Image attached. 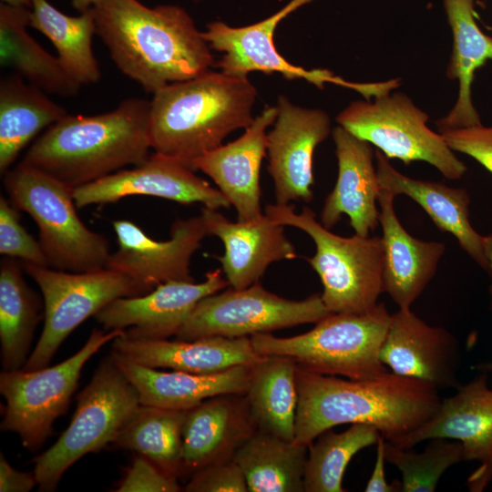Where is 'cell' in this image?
Listing matches in <instances>:
<instances>
[{
    "label": "cell",
    "instance_id": "6da1fadb",
    "mask_svg": "<svg viewBox=\"0 0 492 492\" xmlns=\"http://www.w3.org/2000/svg\"><path fill=\"white\" fill-rule=\"evenodd\" d=\"M91 11L96 34L114 64L147 93L197 77L215 66L209 44L179 5L99 0Z\"/></svg>",
    "mask_w": 492,
    "mask_h": 492
},
{
    "label": "cell",
    "instance_id": "7a4b0ae2",
    "mask_svg": "<svg viewBox=\"0 0 492 492\" xmlns=\"http://www.w3.org/2000/svg\"><path fill=\"white\" fill-rule=\"evenodd\" d=\"M298 405L294 441L309 446L343 424L374 425L397 443L425 423L441 398L434 385L388 370L367 379L340 378L297 364Z\"/></svg>",
    "mask_w": 492,
    "mask_h": 492
},
{
    "label": "cell",
    "instance_id": "3957f363",
    "mask_svg": "<svg viewBox=\"0 0 492 492\" xmlns=\"http://www.w3.org/2000/svg\"><path fill=\"white\" fill-rule=\"evenodd\" d=\"M149 100L131 97L97 115L67 114L31 145L21 162L75 189L138 166L149 156Z\"/></svg>",
    "mask_w": 492,
    "mask_h": 492
},
{
    "label": "cell",
    "instance_id": "277c9868",
    "mask_svg": "<svg viewBox=\"0 0 492 492\" xmlns=\"http://www.w3.org/2000/svg\"><path fill=\"white\" fill-rule=\"evenodd\" d=\"M256 97L247 77L220 71L170 83L149 100L151 149L190 168L195 159L222 145L230 133L251 124Z\"/></svg>",
    "mask_w": 492,
    "mask_h": 492
},
{
    "label": "cell",
    "instance_id": "5b68a950",
    "mask_svg": "<svg viewBox=\"0 0 492 492\" xmlns=\"http://www.w3.org/2000/svg\"><path fill=\"white\" fill-rule=\"evenodd\" d=\"M264 213L283 226L301 230L314 242L315 253L306 260L321 280V297L331 313H364L377 305L384 292L382 237L334 234L307 206L297 213L293 205L268 204Z\"/></svg>",
    "mask_w": 492,
    "mask_h": 492
},
{
    "label": "cell",
    "instance_id": "8992f818",
    "mask_svg": "<svg viewBox=\"0 0 492 492\" xmlns=\"http://www.w3.org/2000/svg\"><path fill=\"white\" fill-rule=\"evenodd\" d=\"M390 321L381 302L364 313H330L295 336L262 333L250 339L260 356H285L318 374L361 380L387 371L379 354Z\"/></svg>",
    "mask_w": 492,
    "mask_h": 492
},
{
    "label": "cell",
    "instance_id": "52a82bcc",
    "mask_svg": "<svg viewBox=\"0 0 492 492\" xmlns=\"http://www.w3.org/2000/svg\"><path fill=\"white\" fill-rule=\"evenodd\" d=\"M3 182L12 203L36 222L48 267L72 272L107 268L108 241L79 219L73 188L21 161Z\"/></svg>",
    "mask_w": 492,
    "mask_h": 492
},
{
    "label": "cell",
    "instance_id": "ba28073f",
    "mask_svg": "<svg viewBox=\"0 0 492 492\" xmlns=\"http://www.w3.org/2000/svg\"><path fill=\"white\" fill-rule=\"evenodd\" d=\"M77 401L67 428L52 446L34 458L33 472L41 491L56 490L74 463L112 445L141 405L136 387L111 355L101 361Z\"/></svg>",
    "mask_w": 492,
    "mask_h": 492
},
{
    "label": "cell",
    "instance_id": "9c48e42d",
    "mask_svg": "<svg viewBox=\"0 0 492 492\" xmlns=\"http://www.w3.org/2000/svg\"><path fill=\"white\" fill-rule=\"evenodd\" d=\"M124 331L93 329L81 349L54 366L2 371L0 393L6 405L0 429L17 434L27 450H39L55 421L67 413L86 363Z\"/></svg>",
    "mask_w": 492,
    "mask_h": 492
},
{
    "label": "cell",
    "instance_id": "30bf717a",
    "mask_svg": "<svg viewBox=\"0 0 492 492\" xmlns=\"http://www.w3.org/2000/svg\"><path fill=\"white\" fill-rule=\"evenodd\" d=\"M429 116L405 93L388 91L374 101L351 102L336 117L339 126L377 148L386 158L405 165L425 161L446 179H458L467 170L440 133L432 130Z\"/></svg>",
    "mask_w": 492,
    "mask_h": 492
},
{
    "label": "cell",
    "instance_id": "8fae6325",
    "mask_svg": "<svg viewBox=\"0 0 492 492\" xmlns=\"http://www.w3.org/2000/svg\"><path fill=\"white\" fill-rule=\"evenodd\" d=\"M23 267L41 291L45 313L42 333L24 370L48 366L65 339L111 302L150 292L130 277L108 268L72 272L26 262Z\"/></svg>",
    "mask_w": 492,
    "mask_h": 492
},
{
    "label": "cell",
    "instance_id": "7c38bea8",
    "mask_svg": "<svg viewBox=\"0 0 492 492\" xmlns=\"http://www.w3.org/2000/svg\"><path fill=\"white\" fill-rule=\"evenodd\" d=\"M331 313L321 295L294 301L278 296L260 282L243 289L231 288L201 299L177 340L207 336L248 337L303 323H316Z\"/></svg>",
    "mask_w": 492,
    "mask_h": 492
},
{
    "label": "cell",
    "instance_id": "4fadbf2b",
    "mask_svg": "<svg viewBox=\"0 0 492 492\" xmlns=\"http://www.w3.org/2000/svg\"><path fill=\"white\" fill-rule=\"evenodd\" d=\"M273 128L267 133L268 171L275 203L310 202L313 199V153L331 133V119L323 109L306 108L280 96Z\"/></svg>",
    "mask_w": 492,
    "mask_h": 492
},
{
    "label": "cell",
    "instance_id": "5bb4252c",
    "mask_svg": "<svg viewBox=\"0 0 492 492\" xmlns=\"http://www.w3.org/2000/svg\"><path fill=\"white\" fill-rule=\"evenodd\" d=\"M487 380L483 373L459 385L455 395L441 399L425 423L395 443L412 448L434 438L458 440L464 460L479 464L467 480L473 492L483 491L492 479V389Z\"/></svg>",
    "mask_w": 492,
    "mask_h": 492
},
{
    "label": "cell",
    "instance_id": "9a60e30c",
    "mask_svg": "<svg viewBox=\"0 0 492 492\" xmlns=\"http://www.w3.org/2000/svg\"><path fill=\"white\" fill-rule=\"evenodd\" d=\"M153 196L180 204L201 203L220 210L231 205L224 195L181 161L157 152L141 164L120 169L73 190L78 209L108 204L129 196Z\"/></svg>",
    "mask_w": 492,
    "mask_h": 492
},
{
    "label": "cell",
    "instance_id": "2e32d148",
    "mask_svg": "<svg viewBox=\"0 0 492 492\" xmlns=\"http://www.w3.org/2000/svg\"><path fill=\"white\" fill-rule=\"evenodd\" d=\"M118 249L110 254L107 268L121 272L149 290L169 281L193 282L191 257L208 236L201 216L176 220L169 239L155 241L136 223L113 222Z\"/></svg>",
    "mask_w": 492,
    "mask_h": 492
},
{
    "label": "cell",
    "instance_id": "e0dca14e",
    "mask_svg": "<svg viewBox=\"0 0 492 492\" xmlns=\"http://www.w3.org/2000/svg\"><path fill=\"white\" fill-rule=\"evenodd\" d=\"M228 285L221 269H216L201 282L169 281L143 295L118 298L94 317L105 331L125 330L135 339H168L178 333L201 299Z\"/></svg>",
    "mask_w": 492,
    "mask_h": 492
},
{
    "label": "cell",
    "instance_id": "ac0fdd59",
    "mask_svg": "<svg viewBox=\"0 0 492 492\" xmlns=\"http://www.w3.org/2000/svg\"><path fill=\"white\" fill-rule=\"evenodd\" d=\"M313 1L290 0L272 15L245 26L234 27L221 21L208 24L201 32L203 38L210 48L223 54L215 67L233 77H245L251 72L259 71L279 73L289 80L305 79L318 87H323L325 82L342 85L343 80L328 70H306L294 66L276 49L273 36L279 23Z\"/></svg>",
    "mask_w": 492,
    "mask_h": 492
},
{
    "label": "cell",
    "instance_id": "d6986e66",
    "mask_svg": "<svg viewBox=\"0 0 492 492\" xmlns=\"http://www.w3.org/2000/svg\"><path fill=\"white\" fill-rule=\"evenodd\" d=\"M379 356L396 374L426 382L437 389L460 385L457 341L444 328L427 324L410 308H399L391 314Z\"/></svg>",
    "mask_w": 492,
    "mask_h": 492
},
{
    "label": "cell",
    "instance_id": "ffe728a7",
    "mask_svg": "<svg viewBox=\"0 0 492 492\" xmlns=\"http://www.w3.org/2000/svg\"><path fill=\"white\" fill-rule=\"evenodd\" d=\"M277 107H266L237 139L195 159L190 168L209 176L235 209L239 221L264 215L261 206V167L265 157L267 128L277 117Z\"/></svg>",
    "mask_w": 492,
    "mask_h": 492
},
{
    "label": "cell",
    "instance_id": "44dd1931",
    "mask_svg": "<svg viewBox=\"0 0 492 492\" xmlns=\"http://www.w3.org/2000/svg\"><path fill=\"white\" fill-rule=\"evenodd\" d=\"M200 216L208 234L223 243L224 252L216 258L231 288L243 289L254 284L272 263L298 256L284 233V226L265 213L254 221L234 222L219 210L202 206Z\"/></svg>",
    "mask_w": 492,
    "mask_h": 492
},
{
    "label": "cell",
    "instance_id": "7402d4cb",
    "mask_svg": "<svg viewBox=\"0 0 492 492\" xmlns=\"http://www.w3.org/2000/svg\"><path fill=\"white\" fill-rule=\"evenodd\" d=\"M332 133L338 175L324 200L320 222L330 230L346 215L355 234L368 237L376 229L380 215L377 202L382 189L374 165L375 152L369 142L341 126Z\"/></svg>",
    "mask_w": 492,
    "mask_h": 492
},
{
    "label": "cell",
    "instance_id": "603a6c76",
    "mask_svg": "<svg viewBox=\"0 0 492 492\" xmlns=\"http://www.w3.org/2000/svg\"><path fill=\"white\" fill-rule=\"evenodd\" d=\"M257 430L245 395L213 396L186 411L182 430V475L231 460Z\"/></svg>",
    "mask_w": 492,
    "mask_h": 492
},
{
    "label": "cell",
    "instance_id": "cb8c5ba5",
    "mask_svg": "<svg viewBox=\"0 0 492 492\" xmlns=\"http://www.w3.org/2000/svg\"><path fill=\"white\" fill-rule=\"evenodd\" d=\"M112 350L145 366L194 374H211L238 365H253L261 358L253 349L250 337L207 336L190 341H169L135 339L123 333L112 341Z\"/></svg>",
    "mask_w": 492,
    "mask_h": 492
},
{
    "label": "cell",
    "instance_id": "d4e9b609",
    "mask_svg": "<svg viewBox=\"0 0 492 492\" xmlns=\"http://www.w3.org/2000/svg\"><path fill=\"white\" fill-rule=\"evenodd\" d=\"M395 198L383 189L378 197L384 244L383 286L399 308H410L435 276L446 245L413 237L395 214Z\"/></svg>",
    "mask_w": 492,
    "mask_h": 492
},
{
    "label": "cell",
    "instance_id": "484cf974",
    "mask_svg": "<svg viewBox=\"0 0 492 492\" xmlns=\"http://www.w3.org/2000/svg\"><path fill=\"white\" fill-rule=\"evenodd\" d=\"M112 359L136 387L140 404L189 410L202 401L227 394L245 395L252 365H238L211 374L162 372L131 361L112 350Z\"/></svg>",
    "mask_w": 492,
    "mask_h": 492
},
{
    "label": "cell",
    "instance_id": "4316f807",
    "mask_svg": "<svg viewBox=\"0 0 492 492\" xmlns=\"http://www.w3.org/2000/svg\"><path fill=\"white\" fill-rule=\"evenodd\" d=\"M376 172L381 189L395 197L405 195L419 204L442 231L452 234L462 250L479 266L488 268L484 236L469 220L470 197L461 188L441 182L421 180L404 175L393 167L380 150L375 151Z\"/></svg>",
    "mask_w": 492,
    "mask_h": 492
},
{
    "label": "cell",
    "instance_id": "83f0119b",
    "mask_svg": "<svg viewBox=\"0 0 492 492\" xmlns=\"http://www.w3.org/2000/svg\"><path fill=\"white\" fill-rule=\"evenodd\" d=\"M453 35L446 77L457 80L458 93L451 110L436 121L439 132L482 124L472 100L476 71L492 60V37L476 22L475 0H443Z\"/></svg>",
    "mask_w": 492,
    "mask_h": 492
},
{
    "label": "cell",
    "instance_id": "f1b7e54d",
    "mask_svg": "<svg viewBox=\"0 0 492 492\" xmlns=\"http://www.w3.org/2000/svg\"><path fill=\"white\" fill-rule=\"evenodd\" d=\"M30 8L0 4L1 66L46 94L76 96L81 85L28 34Z\"/></svg>",
    "mask_w": 492,
    "mask_h": 492
},
{
    "label": "cell",
    "instance_id": "f546056e",
    "mask_svg": "<svg viewBox=\"0 0 492 492\" xmlns=\"http://www.w3.org/2000/svg\"><path fill=\"white\" fill-rule=\"evenodd\" d=\"M66 109L17 75L0 82V172L10 169L24 148Z\"/></svg>",
    "mask_w": 492,
    "mask_h": 492
},
{
    "label": "cell",
    "instance_id": "4dcf8cb0",
    "mask_svg": "<svg viewBox=\"0 0 492 492\" xmlns=\"http://www.w3.org/2000/svg\"><path fill=\"white\" fill-rule=\"evenodd\" d=\"M297 364L269 355L252 365L245 393L257 430L294 441L298 405Z\"/></svg>",
    "mask_w": 492,
    "mask_h": 492
},
{
    "label": "cell",
    "instance_id": "1f68e13d",
    "mask_svg": "<svg viewBox=\"0 0 492 492\" xmlns=\"http://www.w3.org/2000/svg\"><path fill=\"white\" fill-rule=\"evenodd\" d=\"M308 446L256 430L235 451L248 492H302Z\"/></svg>",
    "mask_w": 492,
    "mask_h": 492
},
{
    "label": "cell",
    "instance_id": "d6a6232c",
    "mask_svg": "<svg viewBox=\"0 0 492 492\" xmlns=\"http://www.w3.org/2000/svg\"><path fill=\"white\" fill-rule=\"evenodd\" d=\"M14 258L0 265V345L3 371L22 369L29 358L37 324L45 316L38 294L26 282Z\"/></svg>",
    "mask_w": 492,
    "mask_h": 492
},
{
    "label": "cell",
    "instance_id": "836d02e7",
    "mask_svg": "<svg viewBox=\"0 0 492 492\" xmlns=\"http://www.w3.org/2000/svg\"><path fill=\"white\" fill-rule=\"evenodd\" d=\"M29 26L51 41L65 69L81 86L100 80L101 71L92 47L96 24L91 9L72 16L47 0H31Z\"/></svg>",
    "mask_w": 492,
    "mask_h": 492
},
{
    "label": "cell",
    "instance_id": "e575fe53",
    "mask_svg": "<svg viewBox=\"0 0 492 492\" xmlns=\"http://www.w3.org/2000/svg\"><path fill=\"white\" fill-rule=\"evenodd\" d=\"M187 410L140 405L112 445L135 451L165 473H182V430Z\"/></svg>",
    "mask_w": 492,
    "mask_h": 492
},
{
    "label": "cell",
    "instance_id": "d590c367",
    "mask_svg": "<svg viewBox=\"0 0 492 492\" xmlns=\"http://www.w3.org/2000/svg\"><path fill=\"white\" fill-rule=\"evenodd\" d=\"M379 431L371 425L352 424L342 432L331 429L308 446L303 474L304 492H343L344 471L354 455L376 444Z\"/></svg>",
    "mask_w": 492,
    "mask_h": 492
},
{
    "label": "cell",
    "instance_id": "8d00e7d4",
    "mask_svg": "<svg viewBox=\"0 0 492 492\" xmlns=\"http://www.w3.org/2000/svg\"><path fill=\"white\" fill-rule=\"evenodd\" d=\"M423 452L401 447L385 440V460L402 474L401 491L433 492L442 475L450 466L464 460L463 446L445 438L430 439Z\"/></svg>",
    "mask_w": 492,
    "mask_h": 492
},
{
    "label": "cell",
    "instance_id": "74e56055",
    "mask_svg": "<svg viewBox=\"0 0 492 492\" xmlns=\"http://www.w3.org/2000/svg\"><path fill=\"white\" fill-rule=\"evenodd\" d=\"M19 210L10 200L0 196V253L26 263L47 266L39 241L20 222Z\"/></svg>",
    "mask_w": 492,
    "mask_h": 492
},
{
    "label": "cell",
    "instance_id": "f35d334b",
    "mask_svg": "<svg viewBox=\"0 0 492 492\" xmlns=\"http://www.w3.org/2000/svg\"><path fill=\"white\" fill-rule=\"evenodd\" d=\"M187 492H248L240 466L233 459L207 465L190 475Z\"/></svg>",
    "mask_w": 492,
    "mask_h": 492
},
{
    "label": "cell",
    "instance_id": "ab89813d",
    "mask_svg": "<svg viewBox=\"0 0 492 492\" xmlns=\"http://www.w3.org/2000/svg\"><path fill=\"white\" fill-rule=\"evenodd\" d=\"M178 478L165 473L147 457L138 454L132 459L116 492H179Z\"/></svg>",
    "mask_w": 492,
    "mask_h": 492
},
{
    "label": "cell",
    "instance_id": "60d3db41",
    "mask_svg": "<svg viewBox=\"0 0 492 492\" xmlns=\"http://www.w3.org/2000/svg\"><path fill=\"white\" fill-rule=\"evenodd\" d=\"M439 133L453 151L473 158L492 174V125L480 124Z\"/></svg>",
    "mask_w": 492,
    "mask_h": 492
},
{
    "label": "cell",
    "instance_id": "b9f144b4",
    "mask_svg": "<svg viewBox=\"0 0 492 492\" xmlns=\"http://www.w3.org/2000/svg\"><path fill=\"white\" fill-rule=\"evenodd\" d=\"M37 485L35 473L21 472L15 469L0 453V491L28 492Z\"/></svg>",
    "mask_w": 492,
    "mask_h": 492
},
{
    "label": "cell",
    "instance_id": "7bdbcfd3",
    "mask_svg": "<svg viewBox=\"0 0 492 492\" xmlns=\"http://www.w3.org/2000/svg\"><path fill=\"white\" fill-rule=\"evenodd\" d=\"M384 443L385 439L383 436H379L376 442V459L373 472L365 486L366 492H395L401 491V482L395 481L388 484L385 478L384 472Z\"/></svg>",
    "mask_w": 492,
    "mask_h": 492
},
{
    "label": "cell",
    "instance_id": "ee69618b",
    "mask_svg": "<svg viewBox=\"0 0 492 492\" xmlns=\"http://www.w3.org/2000/svg\"><path fill=\"white\" fill-rule=\"evenodd\" d=\"M484 251L485 256L488 263V269L492 272V233L487 236H484ZM491 294V308H492V284L490 288Z\"/></svg>",
    "mask_w": 492,
    "mask_h": 492
},
{
    "label": "cell",
    "instance_id": "f6af8a7d",
    "mask_svg": "<svg viewBox=\"0 0 492 492\" xmlns=\"http://www.w3.org/2000/svg\"><path fill=\"white\" fill-rule=\"evenodd\" d=\"M73 6L80 13L91 9L99 0H71Z\"/></svg>",
    "mask_w": 492,
    "mask_h": 492
},
{
    "label": "cell",
    "instance_id": "bcb514c9",
    "mask_svg": "<svg viewBox=\"0 0 492 492\" xmlns=\"http://www.w3.org/2000/svg\"><path fill=\"white\" fill-rule=\"evenodd\" d=\"M2 3L12 6L31 7V0H2Z\"/></svg>",
    "mask_w": 492,
    "mask_h": 492
},
{
    "label": "cell",
    "instance_id": "7dc6e473",
    "mask_svg": "<svg viewBox=\"0 0 492 492\" xmlns=\"http://www.w3.org/2000/svg\"><path fill=\"white\" fill-rule=\"evenodd\" d=\"M478 368H479V369H482L484 372L492 371V363H491V364H487L478 365Z\"/></svg>",
    "mask_w": 492,
    "mask_h": 492
},
{
    "label": "cell",
    "instance_id": "c3c4849f",
    "mask_svg": "<svg viewBox=\"0 0 492 492\" xmlns=\"http://www.w3.org/2000/svg\"><path fill=\"white\" fill-rule=\"evenodd\" d=\"M193 1H195V2H200V1H202V0H193Z\"/></svg>",
    "mask_w": 492,
    "mask_h": 492
}]
</instances>
